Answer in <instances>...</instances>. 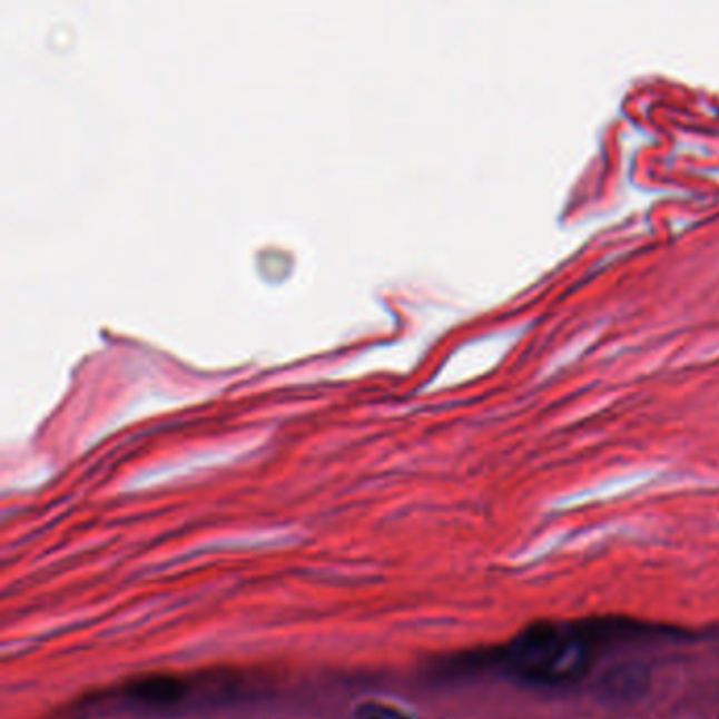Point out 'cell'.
Returning <instances> with one entry per match:
<instances>
[{"label":"cell","instance_id":"obj_1","mask_svg":"<svg viewBox=\"0 0 719 719\" xmlns=\"http://www.w3.org/2000/svg\"><path fill=\"white\" fill-rule=\"evenodd\" d=\"M650 686V673L643 664L627 662L612 667L603 673L598 686V692L603 700L612 702H631L641 699Z\"/></svg>","mask_w":719,"mask_h":719},{"label":"cell","instance_id":"obj_2","mask_svg":"<svg viewBox=\"0 0 719 719\" xmlns=\"http://www.w3.org/2000/svg\"><path fill=\"white\" fill-rule=\"evenodd\" d=\"M355 719H414L407 713H403L395 707L388 705H380V702H365L361 705L355 713Z\"/></svg>","mask_w":719,"mask_h":719}]
</instances>
